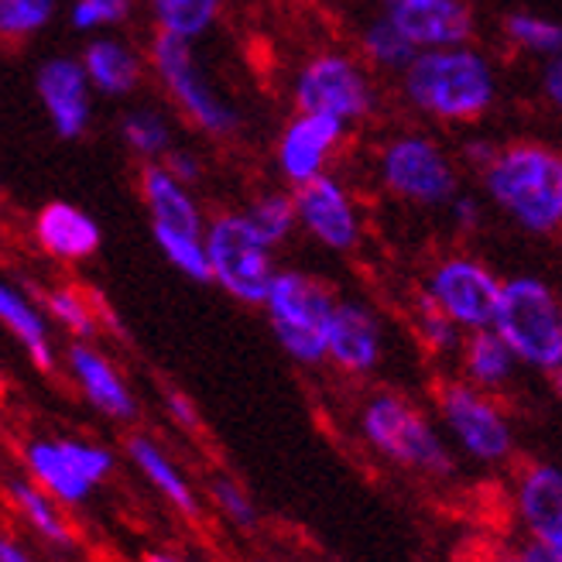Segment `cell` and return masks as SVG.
Instances as JSON below:
<instances>
[{"instance_id": "43", "label": "cell", "mask_w": 562, "mask_h": 562, "mask_svg": "<svg viewBox=\"0 0 562 562\" xmlns=\"http://www.w3.org/2000/svg\"><path fill=\"white\" fill-rule=\"evenodd\" d=\"M494 151H497V148L491 145V140H470V145L463 148V155H467L476 168H484V165L494 158Z\"/></svg>"}, {"instance_id": "8", "label": "cell", "mask_w": 562, "mask_h": 562, "mask_svg": "<svg viewBox=\"0 0 562 562\" xmlns=\"http://www.w3.org/2000/svg\"><path fill=\"white\" fill-rule=\"evenodd\" d=\"M206 265H210V281L223 285L237 302L261 305L271 285V255L258 234L247 227L244 213H220L203 237Z\"/></svg>"}, {"instance_id": "4", "label": "cell", "mask_w": 562, "mask_h": 562, "mask_svg": "<svg viewBox=\"0 0 562 562\" xmlns=\"http://www.w3.org/2000/svg\"><path fill=\"white\" fill-rule=\"evenodd\" d=\"M268 319L285 353L305 368L326 360V329L336 295L326 281L305 271H274L265 302Z\"/></svg>"}, {"instance_id": "46", "label": "cell", "mask_w": 562, "mask_h": 562, "mask_svg": "<svg viewBox=\"0 0 562 562\" xmlns=\"http://www.w3.org/2000/svg\"><path fill=\"white\" fill-rule=\"evenodd\" d=\"M487 562H521V555H518V552H501V555H494V559H487Z\"/></svg>"}, {"instance_id": "20", "label": "cell", "mask_w": 562, "mask_h": 562, "mask_svg": "<svg viewBox=\"0 0 562 562\" xmlns=\"http://www.w3.org/2000/svg\"><path fill=\"white\" fill-rule=\"evenodd\" d=\"M518 515L531 539L562 549V470L531 463L518 481Z\"/></svg>"}, {"instance_id": "35", "label": "cell", "mask_w": 562, "mask_h": 562, "mask_svg": "<svg viewBox=\"0 0 562 562\" xmlns=\"http://www.w3.org/2000/svg\"><path fill=\"white\" fill-rule=\"evenodd\" d=\"M134 0H72L69 21L79 32H93V27H114L131 18Z\"/></svg>"}, {"instance_id": "29", "label": "cell", "mask_w": 562, "mask_h": 562, "mask_svg": "<svg viewBox=\"0 0 562 562\" xmlns=\"http://www.w3.org/2000/svg\"><path fill=\"white\" fill-rule=\"evenodd\" d=\"M363 52H368V59L381 69H405L415 59L418 48L384 14L363 27Z\"/></svg>"}, {"instance_id": "21", "label": "cell", "mask_w": 562, "mask_h": 562, "mask_svg": "<svg viewBox=\"0 0 562 562\" xmlns=\"http://www.w3.org/2000/svg\"><path fill=\"white\" fill-rule=\"evenodd\" d=\"M24 463H27V473H32V481L59 504H82L93 494V484L72 467L59 439L32 442L24 449Z\"/></svg>"}, {"instance_id": "44", "label": "cell", "mask_w": 562, "mask_h": 562, "mask_svg": "<svg viewBox=\"0 0 562 562\" xmlns=\"http://www.w3.org/2000/svg\"><path fill=\"white\" fill-rule=\"evenodd\" d=\"M0 562H35L32 555H27L14 539L8 536H0Z\"/></svg>"}, {"instance_id": "6", "label": "cell", "mask_w": 562, "mask_h": 562, "mask_svg": "<svg viewBox=\"0 0 562 562\" xmlns=\"http://www.w3.org/2000/svg\"><path fill=\"white\" fill-rule=\"evenodd\" d=\"M151 69L192 127L210 137H234L240 131V114L213 90L203 66L195 63L189 38L158 27V35L151 38Z\"/></svg>"}, {"instance_id": "1", "label": "cell", "mask_w": 562, "mask_h": 562, "mask_svg": "<svg viewBox=\"0 0 562 562\" xmlns=\"http://www.w3.org/2000/svg\"><path fill=\"white\" fill-rule=\"evenodd\" d=\"M402 72L408 103L436 121L470 124L484 117L497 97L491 63L470 45L422 48Z\"/></svg>"}, {"instance_id": "11", "label": "cell", "mask_w": 562, "mask_h": 562, "mask_svg": "<svg viewBox=\"0 0 562 562\" xmlns=\"http://www.w3.org/2000/svg\"><path fill=\"white\" fill-rule=\"evenodd\" d=\"M299 114H329L336 121H363L374 110V87L368 72L340 52H323L295 76Z\"/></svg>"}, {"instance_id": "34", "label": "cell", "mask_w": 562, "mask_h": 562, "mask_svg": "<svg viewBox=\"0 0 562 562\" xmlns=\"http://www.w3.org/2000/svg\"><path fill=\"white\" fill-rule=\"evenodd\" d=\"M415 326H418L422 340H426L436 353H449L460 347V326L449 319L429 295H422L415 305Z\"/></svg>"}, {"instance_id": "14", "label": "cell", "mask_w": 562, "mask_h": 562, "mask_svg": "<svg viewBox=\"0 0 562 562\" xmlns=\"http://www.w3.org/2000/svg\"><path fill=\"white\" fill-rule=\"evenodd\" d=\"M387 18L418 52L467 45L476 27L467 0H391Z\"/></svg>"}, {"instance_id": "28", "label": "cell", "mask_w": 562, "mask_h": 562, "mask_svg": "<svg viewBox=\"0 0 562 562\" xmlns=\"http://www.w3.org/2000/svg\"><path fill=\"white\" fill-rule=\"evenodd\" d=\"M244 220H247V227L258 234V240H261L265 247H274V244H281V240H289L292 231L299 227L295 206H292L289 195H281V192L261 195V200L244 213Z\"/></svg>"}, {"instance_id": "5", "label": "cell", "mask_w": 562, "mask_h": 562, "mask_svg": "<svg viewBox=\"0 0 562 562\" xmlns=\"http://www.w3.org/2000/svg\"><path fill=\"white\" fill-rule=\"evenodd\" d=\"M360 432L384 460L405 470L429 476L453 473V457L432 429V422L402 395H374L360 412Z\"/></svg>"}, {"instance_id": "7", "label": "cell", "mask_w": 562, "mask_h": 562, "mask_svg": "<svg viewBox=\"0 0 562 562\" xmlns=\"http://www.w3.org/2000/svg\"><path fill=\"white\" fill-rule=\"evenodd\" d=\"M140 192L151 213V234L161 255L192 281H210L203 250V213L182 182H176L161 165H148L140 176Z\"/></svg>"}, {"instance_id": "39", "label": "cell", "mask_w": 562, "mask_h": 562, "mask_svg": "<svg viewBox=\"0 0 562 562\" xmlns=\"http://www.w3.org/2000/svg\"><path fill=\"white\" fill-rule=\"evenodd\" d=\"M165 405H168V412H172V418L179 422L182 429H200V412H195V405L186 395H179V391H168Z\"/></svg>"}, {"instance_id": "3", "label": "cell", "mask_w": 562, "mask_h": 562, "mask_svg": "<svg viewBox=\"0 0 562 562\" xmlns=\"http://www.w3.org/2000/svg\"><path fill=\"white\" fill-rule=\"evenodd\" d=\"M494 333L512 347L518 363H528L542 374H559L562 368V313L559 299L542 278H512L501 285L494 308Z\"/></svg>"}, {"instance_id": "40", "label": "cell", "mask_w": 562, "mask_h": 562, "mask_svg": "<svg viewBox=\"0 0 562 562\" xmlns=\"http://www.w3.org/2000/svg\"><path fill=\"white\" fill-rule=\"evenodd\" d=\"M449 206H453V216H457V223L460 227H467V231H476L481 227V203L473 200V195H453L449 200Z\"/></svg>"}, {"instance_id": "32", "label": "cell", "mask_w": 562, "mask_h": 562, "mask_svg": "<svg viewBox=\"0 0 562 562\" xmlns=\"http://www.w3.org/2000/svg\"><path fill=\"white\" fill-rule=\"evenodd\" d=\"M504 32H508V38L518 45V48H528V52H542V55H559L562 48V32L555 21H546L539 14H508V21H504Z\"/></svg>"}, {"instance_id": "9", "label": "cell", "mask_w": 562, "mask_h": 562, "mask_svg": "<svg viewBox=\"0 0 562 562\" xmlns=\"http://www.w3.org/2000/svg\"><path fill=\"white\" fill-rule=\"evenodd\" d=\"M381 182L415 206H446L460 192L453 161L426 134H402L381 151Z\"/></svg>"}, {"instance_id": "12", "label": "cell", "mask_w": 562, "mask_h": 562, "mask_svg": "<svg viewBox=\"0 0 562 562\" xmlns=\"http://www.w3.org/2000/svg\"><path fill=\"white\" fill-rule=\"evenodd\" d=\"M442 313L463 329H484L494 323V308L501 299V281L491 268L473 258H446L426 292Z\"/></svg>"}, {"instance_id": "33", "label": "cell", "mask_w": 562, "mask_h": 562, "mask_svg": "<svg viewBox=\"0 0 562 562\" xmlns=\"http://www.w3.org/2000/svg\"><path fill=\"white\" fill-rule=\"evenodd\" d=\"M48 313L59 319V326H66L76 340H93L97 336V316H93V305L87 302V295H79L72 289H52L45 295Z\"/></svg>"}, {"instance_id": "17", "label": "cell", "mask_w": 562, "mask_h": 562, "mask_svg": "<svg viewBox=\"0 0 562 562\" xmlns=\"http://www.w3.org/2000/svg\"><path fill=\"white\" fill-rule=\"evenodd\" d=\"M344 134H347V124L329 114H299L285 127L278 145V161L285 179L292 186L316 179L323 172L329 151L344 140Z\"/></svg>"}, {"instance_id": "37", "label": "cell", "mask_w": 562, "mask_h": 562, "mask_svg": "<svg viewBox=\"0 0 562 562\" xmlns=\"http://www.w3.org/2000/svg\"><path fill=\"white\" fill-rule=\"evenodd\" d=\"M59 446L66 449V457L72 460V467L87 476L93 487H100L110 473H114V453L97 442H79V439H59Z\"/></svg>"}, {"instance_id": "36", "label": "cell", "mask_w": 562, "mask_h": 562, "mask_svg": "<svg viewBox=\"0 0 562 562\" xmlns=\"http://www.w3.org/2000/svg\"><path fill=\"white\" fill-rule=\"evenodd\" d=\"M210 501L216 504V512H223L234 525H240V528L258 525L255 501H250V494L237 481H231V476H213V481H210Z\"/></svg>"}, {"instance_id": "38", "label": "cell", "mask_w": 562, "mask_h": 562, "mask_svg": "<svg viewBox=\"0 0 562 562\" xmlns=\"http://www.w3.org/2000/svg\"><path fill=\"white\" fill-rule=\"evenodd\" d=\"M161 168L182 186L200 182V176H203V161L195 158V151H186V148H168L161 155Z\"/></svg>"}, {"instance_id": "23", "label": "cell", "mask_w": 562, "mask_h": 562, "mask_svg": "<svg viewBox=\"0 0 562 562\" xmlns=\"http://www.w3.org/2000/svg\"><path fill=\"white\" fill-rule=\"evenodd\" d=\"M518 371V357L512 347L494 333V326L473 329L463 344V374L467 384L481 387V391H497L504 384H512Z\"/></svg>"}, {"instance_id": "22", "label": "cell", "mask_w": 562, "mask_h": 562, "mask_svg": "<svg viewBox=\"0 0 562 562\" xmlns=\"http://www.w3.org/2000/svg\"><path fill=\"white\" fill-rule=\"evenodd\" d=\"M127 457L134 460V467L145 473V481L172 504L176 512H182L186 518H195L200 515V497H195L192 484L182 476V470L172 463V457L165 453V449L148 439V436H131L127 439Z\"/></svg>"}, {"instance_id": "42", "label": "cell", "mask_w": 562, "mask_h": 562, "mask_svg": "<svg viewBox=\"0 0 562 562\" xmlns=\"http://www.w3.org/2000/svg\"><path fill=\"white\" fill-rule=\"evenodd\" d=\"M542 82H546V93H549V100L559 106V103H562V87H559V82H562V63H559V55H552V59H549Z\"/></svg>"}, {"instance_id": "31", "label": "cell", "mask_w": 562, "mask_h": 562, "mask_svg": "<svg viewBox=\"0 0 562 562\" xmlns=\"http://www.w3.org/2000/svg\"><path fill=\"white\" fill-rule=\"evenodd\" d=\"M55 14V0H0V38L21 42L38 35Z\"/></svg>"}, {"instance_id": "18", "label": "cell", "mask_w": 562, "mask_h": 562, "mask_svg": "<svg viewBox=\"0 0 562 562\" xmlns=\"http://www.w3.org/2000/svg\"><path fill=\"white\" fill-rule=\"evenodd\" d=\"M69 371L79 384V391L87 395V402L103 412L114 422H131L137 418V402L131 395L127 381L117 374V368L110 363L100 350H93L90 344H72L69 347Z\"/></svg>"}, {"instance_id": "24", "label": "cell", "mask_w": 562, "mask_h": 562, "mask_svg": "<svg viewBox=\"0 0 562 562\" xmlns=\"http://www.w3.org/2000/svg\"><path fill=\"white\" fill-rule=\"evenodd\" d=\"M82 69H87L90 87H97L106 97H127L140 82L137 55L117 38L90 42L87 55H82Z\"/></svg>"}, {"instance_id": "30", "label": "cell", "mask_w": 562, "mask_h": 562, "mask_svg": "<svg viewBox=\"0 0 562 562\" xmlns=\"http://www.w3.org/2000/svg\"><path fill=\"white\" fill-rule=\"evenodd\" d=\"M121 134L127 140V148L140 158H161L172 148V127L158 114V110H131L121 124Z\"/></svg>"}, {"instance_id": "10", "label": "cell", "mask_w": 562, "mask_h": 562, "mask_svg": "<svg viewBox=\"0 0 562 562\" xmlns=\"http://www.w3.org/2000/svg\"><path fill=\"white\" fill-rule=\"evenodd\" d=\"M436 402L446 429L453 432L467 457H473L476 463H504L512 457V422L487 398V391L467 381H442L436 391Z\"/></svg>"}, {"instance_id": "45", "label": "cell", "mask_w": 562, "mask_h": 562, "mask_svg": "<svg viewBox=\"0 0 562 562\" xmlns=\"http://www.w3.org/2000/svg\"><path fill=\"white\" fill-rule=\"evenodd\" d=\"M145 562H182V559L172 552H151V555H145Z\"/></svg>"}, {"instance_id": "41", "label": "cell", "mask_w": 562, "mask_h": 562, "mask_svg": "<svg viewBox=\"0 0 562 562\" xmlns=\"http://www.w3.org/2000/svg\"><path fill=\"white\" fill-rule=\"evenodd\" d=\"M518 555H521V562H562V549L539 542V539H531Z\"/></svg>"}, {"instance_id": "2", "label": "cell", "mask_w": 562, "mask_h": 562, "mask_svg": "<svg viewBox=\"0 0 562 562\" xmlns=\"http://www.w3.org/2000/svg\"><path fill=\"white\" fill-rule=\"evenodd\" d=\"M491 200L528 234H555L562 220V158L559 151L521 140L497 148L481 168Z\"/></svg>"}, {"instance_id": "16", "label": "cell", "mask_w": 562, "mask_h": 562, "mask_svg": "<svg viewBox=\"0 0 562 562\" xmlns=\"http://www.w3.org/2000/svg\"><path fill=\"white\" fill-rule=\"evenodd\" d=\"M381 323L363 302L336 299L326 329V360L347 374H371L381 363Z\"/></svg>"}, {"instance_id": "27", "label": "cell", "mask_w": 562, "mask_h": 562, "mask_svg": "<svg viewBox=\"0 0 562 562\" xmlns=\"http://www.w3.org/2000/svg\"><path fill=\"white\" fill-rule=\"evenodd\" d=\"M151 11L161 32L192 42L210 32V24L220 14V0H151Z\"/></svg>"}, {"instance_id": "25", "label": "cell", "mask_w": 562, "mask_h": 562, "mask_svg": "<svg viewBox=\"0 0 562 562\" xmlns=\"http://www.w3.org/2000/svg\"><path fill=\"white\" fill-rule=\"evenodd\" d=\"M0 323L11 329V336L27 350V357L35 360L38 371L55 368V350H52L42 313L18 289L4 285V281H0Z\"/></svg>"}, {"instance_id": "15", "label": "cell", "mask_w": 562, "mask_h": 562, "mask_svg": "<svg viewBox=\"0 0 562 562\" xmlns=\"http://www.w3.org/2000/svg\"><path fill=\"white\" fill-rule=\"evenodd\" d=\"M38 97L45 114L55 127V134L76 140L90 127L93 117V100H90V79L87 69L76 59H48L38 69Z\"/></svg>"}, {"instance_id": "19", "label": "cell", "mask_w": 562, "mask_h": 562, "mask_svg": "<svg viewBox=\"0 0 562 562\" xmlns=\"http://www.w3.org/2000/svg\"><path fill=\"white\" fill-rule=\"evenodd\" d=\"M35 240L42 244L45 255L59 261H87L100 250V227L90 213H82L72 203H45L35 216Z\"/></svg>"}, {"instance_id": "13", "label": "cell", "mask_w": 562, "mask_h": 562, "mask_svg": "<svg viewBox=\"0 0 562 562\" xmlns=\"http://www.w3.org/2000/svg\"><path fill=\"white\" fill-rule=\"evenodd\" d=\"M295 220L313 234L319 244L333 247V250H353L360 244V220L357 210L350 203L347 189L329 179V176H316L302 186H295Z\"/></svg>"}, {"instance_id": "26", "label": "cell", "mask_w": 562, "mask_h": 562, "mask_svg": "<svg viewBox=\"0 0 562 562\" xmlns=\"http://www.w3.org/2000/svg\"><path fill=\"white\" fill-rule=\"evenodd\" d=\"M11 501L14 508L21 512V518L32 525L35 536H42L45 542L59 546V549H69L76 542L72 536V525L66 521V515L59 512V501L48 497L38 484L32 481H11Z\"/></svg>"}]
</instances>
